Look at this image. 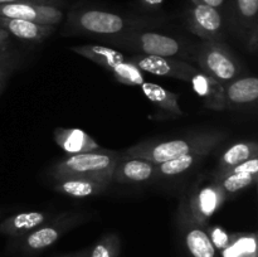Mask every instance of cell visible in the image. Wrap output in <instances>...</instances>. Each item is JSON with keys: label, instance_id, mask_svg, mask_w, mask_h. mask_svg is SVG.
<instances>
[{"label": "cell", "instance_id": "8992f818", "mask_svg": "<svg viewBox=\"0 0 258 257\" xmlns=\"http://www.w3.org/2000/svg\"><path fill=\"white\" fill-rule=\"evenodd\" d=\"M197 62L201 72L226 85L241 72L238 60L231 50L218 40H206L199 47Z\"/></svg>", "mask_w": 258, "mask_h": 257}, {"label": "cell", "instance_id": "7c38bea8", "mask_svg": "<svg viewBox=\"0 0 258 257\" xmlns=\"http://www.w3.org/2000/svg\"><path fill=\"white\" fill-rule=\"evenodd\" d=\"M185 24L193 34L204 40H217L223 27V18L221 12L214 8L202 4H193L186 12Z\"/></svg>", "mask_w": 258, "mask_h": 257}, {"label": "cell", "instance_id": "4dcf8cb0", "mask_svg": "<svg viewBox=\"0 0 258 257\" xmlns=\"http://www.w3.org/2000/svg\"><path fill=\"white\" fill-rule=\"evenodd\" d=\"M9 33H8L4 28L0 27V50H8L7 45L8 43H9Z\"/></svg>", "mask_w": 258, "mask_h": 257}, {"label": "cell", "instance_id": "52a82bcc", "mask_svg": "<svg viewBox=\"0 0 258 257\" xmlns=\"http://www.w3.org/2000/svg\"><path fill=\"white\" fill-rule=\"evenodd\" d=\"M111 42L138 50L140 54L160 57H174L183 50L180 42L170 35L155 32H138L136 29L120 34V37L111 39Z\"/></svg>", "mask_w": 258, "mask_h": 257}, {"label": "cell", "instance_id": "d4e9b609", "mask_svg": "<svg viewBox=\"0 0 258 257\" xmlns=\"http://www.w3.org/2000/svg\"><path fill=\"white\" fill-rule=\"evenodd\" d=\"M121 242L118 234L107 233L88 248L87 257H118Z\"/></svg>", "mask_w": 258, "mask_h": 257}, {"label": "cell", "instance_id": "9c48e42d", "mask_svg": "<svg viewBox=\"0 0 258 257\" xmlns=\"http://www.w3.org/2000/svg\"><path fill=\"white\" fill-rule=\"evenodd\" d=\"M178 227L189 257H218L207 234V227L201 226L191 219L184 198L179 207Z\"/></svg>", "mask_w": 258, "mask_h": 257}, {"label": "cell", "instance_id": "5b68a950", "mask_svg": "<svg viewBox=\"0 0 258 257\" xmlns=\"http://www.w3.org/2000/svg\"><path fill=\"white\" fill-rule=\"evenodd\" d=\"M83 217L80 214H60L54 219H49L38 228L28 232L22 237H18L14 248L24 256L35 254L43 249L54 244L66 232L77 226Z\"/></svg>", "mask_w": 258, "mask_h": 257}, {"label": "cell", "instance_id": "484cf974", "mask_svg": "<svg viewBox=\"0 0 258 257\" xmlns=\"http://www.w3.org/2000/svg\"><path fill=\"white\" fill-rule=\"evenodd\" d=\"M234 12L237 19L243 25H256V17L258 13V0H233Z\"/></svg>", "mask_w": 258, "mask_h": 257}, {"label": "cell", "instance_id": "1f68e13d", "mask_svg": "<svg viewBox=\"0 0 258 257\" xmlns=\"http://www.w3.org/2000/svg\"><path fill=\"white\" fill-rule=\"evenodd\" d=\"M87 254H88V248H85L82 249V251L76 252V253L66 254V256H62V257H87Z\"/></svg>", "mask_w": 258, "mask_h": 257}, {"label": "cell", "instance_id": "2e32d148", "mask_svg": "<svg viewBox=\"0 0 258 257\" xmlns=\"http://www.w3.org/2000/svg\"><path fill=\"white\" fill-rule=\"evenodd\" d=\"M258 98V78L254 76L237 78L224 85L226 108L242 107L256 102Z\"/></svg>", "mask_w": 258, "mask_h": 257}, {"label": "cell", "instance_id": "7a4b0ae2", "mask_svg": "<svg viewBox=\"0 0 258 257\" xmlns=\"http://www.w3.org/2000/svg\"><path fill=\"white\" fill-rule=\"evenodd\" d=\"M121 153L100 148L88 153L70 155L52 169L54 179H92L112 181L111 175Z\"/></svg>", "mask_w": 258, "mask_h": 257}, {"label": "cell", "instance_id": "d6a6232c", "mask_svg": "<svg viewBox=\"0 0 258 257\" xmlns=\"http://www.w3.org/2000/svg\"><path fill=\"white\" fill-rule=\"evenodd\" d=\"M10 59H12V57H10V54L8 50H0V63L8 62V60H10Z\"/></svg>", "mask_w": 258, "mask_h": 257}, {"label": "cell", "instance_id": "4316f807", "mask_svg": "<svg viewBox=\"0 0 258 257\" xmlns=\"http://www.w3.org/2000/svg\"><path fill=\"white\" fill-rule=\"evenodd\" d=\"M207 234H208L209 239H211L212 244L214 246V248L222 251L223 248H226L227 244L231 241V233L227 232L226 229L222 228L219 226H211L206 228Z\"/></svg>", "mask_w": 258, "mask_h": 257}, {"label": "cell", "instance_id": "ac0fdd59", "mask_svg": "<svg viewBox=\"0 0 258 257\" xmlns=\"http://www.w3.org/2000/svg\"><path fill=\"white\" fill-rule=\"evenodd\" d=\"M54 141L62 150H64L70 155L88 153V151L97 150L101 148L96 143L95 139H92V136L81 128H54Z\"/></svg>", "mask_w": 258, "mask_h": 257}, {"label": "cell", "instance_id": "603a6c76", "mask_svg": "<svg viewBox=\"0 0 258 257\" xmlns=\"http://www.w3.org/2000/svg\"><path fill=\"white\" fill-rule=\"evenodd\" d=\"M252 158H258V144L256 141H243V143L234 144L228 150L224 151L222 158L219 159L216 174L223 173Z\"/></svg>", "mask_w": 258, "mask_h": 257}, {"label": "cell", "instance_id": "9a60e30c", "mask_svg": "<svg viewBox=\"0 0 258 257\" xmlns=\"http://www.w3.org/2000/svg\"><path fill=\"white\" fill-rule=\"evenodd\" d=\"M193 86V90L203 101L207 108L213 111L226 110V100H224V85L214 78L209 77L206 73L198 72L189 80Z\"/></svg>", "mask_w": 258, "mask_h": 257}, {"label": "cell", "instance_id": "7402d4cb", "mask_svg": "<svg viewBox=\"0 0 258 257\" xmlns=\"http://www.w3.org/2000/svg\"><path fill=\"white\" fill-rule=\"evenodd\" d=\"M140 87L146 98L155 106L160 107L161 110L178 116L183 115V111L179 106L178 95L153 82H143Z\"/></svg>", "mask_w": 258, "mask_h": 257}, {"label": "cell", "instance_id": "cb8c5ba5", "mask_svg": "<svg viewBox=\"0 0 258 257\" xmlns=\"http://www.w3.org/2000/svg\"><path fill=\"white\" fill-rule=\"evenodd\" d=\"M221 252L223 257H257V234L231 233V241Z\"/></svg>", "mask_w": 258, "mask_h": 257}, {"label": "cell", "instance_id": "83f0119b", "mask_svg": "<svg viewBox=\"0 0 258 257\" xmlns=\"http://www.w3.org/2000/svg\"><path fill=\"white\" fill-rule=\"evenodd\" d=\"M13 70V59L8 60V62L0 63V90L4 87L5 82L8 81L10 72Z\"/></svg>", "mask_w": 258, "mask_h": 257}, {"label": "cell", "instance_id": "f1b7e54d", "mask_svg": "<svg viewBox=\"0 0 258 257\" xmlns=\"http://www.w3.org/2000/svg\"><path fill=\"white\" fill-rule=\"evenodd\" d=\"M164 0H139V5L148 12H156L161 8Z\"/></svg>", "mask_w": 258, "mask_h": 257}, {"label": "cell", "instance_id": "f546056e", "mask_svg": "<svg viewBox=\"0 0 258 257\" xmlns=\"http://www.w3.org/2000/svg\"><path fill=\"white\" fill-rule=\"evenodd\" d=\"M191 4H202V5H207V7L214 8V9H218L221 12L222 8L226 5L227 0H190Z\"/></svg>", "mask_w": 258, "mask_h": 257}, {"label": "cell", "instance_id": "8fae6325", "mask_svg": "<svg viewBox=\"0 0 258 257\" xmlns=\"http://www.w3.org/2000/svg\"><path fill=\"white\" fill-rule=\"evenodd\" d=\"M0 17L24 19L44 25H57L62 22L63 12L59 7L54 5L19 2L0 5Z\"/></svg>", "mask_w": 258, "mask_h": 257}, {"label": "cell", "instance_id": "6da1fadb", "mask_svg": "<svg viewBox=\"0 0 258 257\" xmlns=\"http://www.w3.org/2000/svg\"><path fill=\"white\" fill-rule=\"evenodd\" d=\"M224 138L226 134L218 131V133L197 134V135L174 139V140L143 141L130 146L121 154L127 158L144 159L153 164H160L191 151L202 150V149L213 150Z\"/></svg>", "mask_w": 258, "mask_h": 257}, {"label": "cell", "instance_id": "e0dca14e", "mask_svg": "<svg viewBox=\"0 0 258 257\" xmlns=\"http://www.w3.org/2000/svg\"><path fill=\"white\" fill-rule=\"evenodd\" d=\"M0 27L18 39L33 43L43 42L54 32V25L38 24L29 20L4 17H0Z\"/></svg>", "mask_w": 258, "mask_h": 257}, {"label": "cell", "instance_id": "277c9868", "mask_svg": "<svg viewBox=\"0 0 258 257\" xmlns=\"http://www.w3.org/2000/svg\"><path fill=\"white\" fill-rule=\"evenodd\" d=\"M71 50L100 65L123 85L140 86L145 82L143 71L128 62L127 57L113 48L97 44H85L71 47Z\"/></svg>", "mask_w": 258, "mask_h": 257}, {"label": "cell", "instance_id": "44dd1931", "mask_svg": "<svg viewBox=\"0 0 258 257\" xmlns=\"http://www.w3.org/2000/svg\"><path fill=\"white\" fill-rule=\"evenodd\" d=\"M212 150L208 149H202V150L191 151V153L184 154L179 158L171 159L169 161L155 164L156 168V176H174L180 175L185 171L190 170L194 165L203 160Z\"/></svg>", "mask_w": 258, "mask_h": 257}, {"label": "cell", "instance_id": "ffe728a7", "mask_svg": "<svg viewBox=\"0 0 258 257\" xmlns=\"http://www.w3.org/2000/svg\"><path fill=\"white\" fill-rule=\"evenodd\" d=\"M110 185V181L92 180V179H59L54 190L73 198H90L103 193Z\"/></svg>", "mask_w": 258, "mask_h": 257}, {"label": "cell", "instance_id": "3957f363", "mask_svg": "<svg viewBox=\"0 0 258 257\" xmlns=\"http://www.w3.org/2000/svg\"><path fill=\"white\" fill-rule=\"evenodd\" d=\"M145 24L144 18L123 17L98 8H75L68 15L70 29L96 35H120Z\"/></svg>", "mask_w": 258, "mask_h": 257}, {"label": "cell", "instance_id": "d6986e66", "mask_svg": "<svg viewBox=\"0 0 258 257\" xmlns=\"http://www.w3.org/2000/svg\"><path fill=\"white\" fill-rule=\"evenodd\" d=\"M47 221H49V216L44 212H22V213L8 217L0 223V234L18 238V237L24 236L28 232L38 228Z\"/></svg>", "mask_w": 258, "mask_h": 257}, {"label": "cell", "instance_id": "ba28073f", "mask_svg": "<svg viewBox=\"0 0 258 257\" xmlns=\"http://www.w3.org/2000/svg\"><path fill=\"white\" fill-rule=\"evenodd\" d=\"M227 194L217 181H211L202 185L201 181L196 184L191 190L188 202L185 201L186 208L191 219L203 227H208L211 217L218 211L226 202Z\"/></svg>", "mask_w": 258, "mask_h": 257}, {"label": "cell", "instance_id": "5bb4252c", "mask_svg": "<svg viewBox=\"0 0 258 257\" xmlns=\"http://www.w3.org/2000/svg\"><path fill=\"white\" fill-rule=\"evenodd\" d=\"M153 178H156L155 164L144 159L127 158L122 154L111 175V180L121 184L144 183Z\"/></svg>", "mask_w": 258, "mask_h": 257}, {"label": "cell", "instance_id": "30bf717a", "mask_svg": "<svg viewBox=\"0 0 258 257\" xmlns=\"http://www.w3.org/2000/svg\"><path fill=\"white\" fill-rule=\"evenodd\" d=\"M127 59L140 71H145L156 76L176 78V80L186 81V82L190 80L191 76H194L199 71L190 63L173 57H160V55L138 53V54L127 57Z\"/></svg>", "mask_w": 258, "mask_h": 257}, {"label": "cell", "instance_id": "836d02e7", "mask_svg": "<svg viewBox=\"0 0 258 257\" xmlns=\"http://www.w3.org/2000/svg\"><path fill=\"white\" fill-rule=\"evenodd\" d=\"M19 2H29V0H0V5L9 4V3H19Z\"/></svg>", "mask_w": 258, "mask_h": 257}, {"label": "cell", "instance_id": "4fadbf2b", "mask_svg": "<svg viewBox=\"0 0 258 257\" xmlns=\"http://www.w3.org/2000/svg\"><path fill=\"white\" fill-rule=\"evenodd\" d=\"M258 179V158L243 161L223 173L214 174V181L222 186L226 194H234L256 184Z\"/></svg>", "mask_w": 258, "mask_h": 257}]
</instances>
